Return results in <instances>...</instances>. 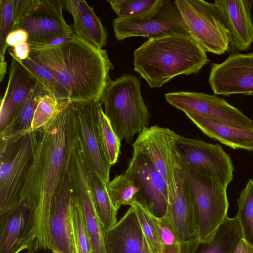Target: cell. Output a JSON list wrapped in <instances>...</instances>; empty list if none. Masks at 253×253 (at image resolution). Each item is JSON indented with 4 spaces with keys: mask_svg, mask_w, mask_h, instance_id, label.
Returning a JSON list of instances; mask_svg holds the SVG:
<instances>
[{
    "mask_svg": "<svg viewBox=\"0 0 253 253\" xmlns=\"http://www.w3.org/2000/svg\"><path fill=\"white\" fill-rule=\"evenodd\" d=\"M77 138L74 102L70 100L60 101L53 118L39 132L33 161L21 194L22 202H26L35 212L38 251H50L51 201L67 173Z\"/></svg>",
    "mask_w": 253,
    "mask_h": 253,
    "instance_id": "1",
    "label": "cell"
},
{
    "mask_svg": "<svg viewBox=\"0 0 253 253\" xmlns=\"http://www.w3.org/2000/svg\"><path fill=\"white\" fill-rule=\"evenodd\" d=\"M32 55L67 89L69 100L100 101L114 68L105 49H99L75 35L59 44L30 45Z\"/></svg>",
    "mask_w": 253,
    "mask_h": 253,
    "instance_id": "2",
    "label": "cell"
},
{
    "mask_svg": "<svg viewBox=\"0 0 253 253\" xmlns=\"http://www.w3.org/2000/svg\"><path fill=\"white\" fill-rule=\"evenodd\" d=\"M133 55L134 70L151 88L161 87L179 75L196 74L210 61L196 41L181 35L149 39Z\"/></svg>",
    "mask_w": 253,
    "mask_h": 253,
    "instance_id": "3",
    "label": "cell"
},
{
    "mask_svg": "<svg viewBox=\"0 0 253 253\" xmlns=\"http://www.w3.org/2000/svg\"><path fill=\"white\" fill-rule=\"evenodd\" d=\"M100 101L104 113L121 141L131 143L136 134L148 128L150 115L141 93V83L135 76L123 75L110 79Z\"/></svg>",
    "mask_w": 253,
    "mask_h": 253,
    "instance_id": "4",
    "label": "cell"
},
{
    "mask_svg": "<svg viewBox=\"0 0 253 253\" xmlns=\"http://www.w3.org/2000/svg\"><path fill=\"white\" fill-rule=\"evenodd\" d=\"M39 132L0 137V214L22 203L25 180L32 164Z\"/></svg>",
    "mask_w": 253,
    "mask_h": 253,
    "instance_id": "5",
    "label": "cell"
},
{
    "mask_svg": "<svg viewBox=\"0 0 253 253\" xmlns=\"http://www.w3.org/2000/svg\"><path fill=\"white\" fill-rule=\"evenodd\" d=\"M181 175L194 199L200 243H208L227 217L229 202L226 189L216 181L182 161Z\"/></svg>",
    "mask_w": 253,
    "mask_h": 253,
    "instance_id": "6",
    "label": "cell"
},
{
    "mask_svg": "<svg viewBox=\"0 0 253 253\" xmlns=\"http://www.w3.org/2000/svg\"><path fill=\"white\" fill-rule=\"evenodd\" d=\"M183 25L206 52L221 55L231 44L224 17L215 3L203 0H175Z\"/></svg>",
    "mask_w": 253,
    "mask_h": 253,
    "instance_id": "7",
    "label": "cell"
},
{
    "mask_svg": "<svg viewBox=\"0 0 253 253\" xmlns=\"http://www.w3.org/2000/svg\"><path fill=\"white\" fill-rule=\"evenodd\" d=\"M178 134L167 127L153 126L140 133L132 144L151 161L167 187L168 205L178 194L181 165L176 148Z\"/></svg>",
    "mask_w": 253,
    "mask_h": 253,
    "instance_id": "8",
    "label": "cell"
},
{
    "mask_svg": "<svg viewBox=\"0 0 253 253\" xmlns=\"http://www.w3.org/2000/svg\"><path fill=\"white\" fill-rule=\"evenodd\" d=\"M113 26L118 41L131 37L151 39L172 35L189 36L175 0H160L151 10L135 17H117Z\"/></svg>",
    "mask_w": 253,
    "mask_h": 253,
    "instance_id": "9",
    "label": "cell"
},
{
    "mask_svg": "<svg viewBox=\"0 0 253 253\" xmlns=\"http://www.w3.org/2000/svg\"><path fill=\"white\" fill-rule=\"evenodd\" d=\"M176 148L182 161L227 189L233 178L234 168L222 146L178 135Z\"/></svg>",
    "mask_w": 253,
    "mask_h": 253,
    "instance_id": "10",
    "label": "cell"
},
{
    "mask_svg": "<svg viewBox=\"0 0 253 253\" xmlns=\"http://www.w3.org/2000/svg\"><path fill=\"white\" fill-rule=\"evenodd\" d=\"M167 102L182 111L197 114L241 129H253V121L241 111L215 95L180 91L166 93Z\"/></svg>",
    "mask_w": 253,
    "mask_h": 253,
    "instance_id": "11",
    "label": "cell"
},
{
    "mask_svg": "<svg viewBox=\"0 0 253 253\" xmlns=\"http://www.w3.org/2000/svg\"><path fill=\"white\" fill-rule=\"evenodd\" d=\"M132 148V156L125 172L141 188L136 201L145 206L154 216L161 217L168 207L166 183L150 159L135 145Z\"/></svg>",
    "mask_w": 253,
    "mask_h": 253,
    "instance_id": "12",
    "label": "cell"
},
{
    "mask_svg": "<svg viewBox=\"0 0 253 253\" xmlns=\"http://www.w3.org/2000/svg\"><path fill=\"white\" fill-rule=\"evenodd\" d=\"M88 170L80 150L71 156L68 173L72 187L82 209L91 253H107L105 230L96 213L87 178Z\"/></svg>",
    "mask_w": 253,
    "mask_h": 253,
    "instance_id": "13",
    "label": "cell"
},
{
    "mask_svg": "<svg viewBox=\"0 0 253 253\" xmlns=\"http://www.w3.org/2000/svg\"><path fill=\"white\" fill-rule=\"evenodd\" d=\"M78 137L88 171L98 175L106 183L109 181L111 166L100 146L97 127L98 101H74Z\"/></svg>",
    "mask_w": 253,
    "mask_h": 253,
    "instance_id": "14",
    "label": "cell"
},
{
    "mask_svg": "<svg viewBox=\"0 0 253 253\" xmlns=\"http://www.w3.org/2000/svg\"><path fill=\"white\" fill-rule=\"evenodd\" d=\"M73 193L67 170L51 203L49 232L50 251L52 253H78L71 208Z\"/></svg>",
    "mask_w": 253,
    "mask_h": 253,
    "instance_id": "15",
    "label": "cell"
},
{
    "mask_svg": "<svg viewBox=\"0 0 253 253\" xmlns=\"http://www.w3.org/2000/svg\"><path fill=\"white\" fill-rule=\"evenodd\" d=\"M209 83L214 95L253 94V52L235 53L211 66Z\"/></svg>",
    "mask_w": 253,
    "mask_h": 253,
    "instance_id": "16",
    "label": "cell"
},
{
    "mask_svg": "<svg viewBox=\"0 0 253 253\" xmlns=\"http://www.w3.org/2000/svg\"><path fill=\"white\" fill-rule=\"evenodd\" d=\"M37 252L34 211L23 201L16 208L0 214V253Z\"/></svg>",
    "mask_w": 253,
    "mask_h": 253,
    "instance_id": "17",
    "label": "cell"
},
{
    "mask_svg": "<svg viewBox=\"0 0 253 253\" xmlns=\"http://www.w3.org/2000/svg\"><path fill=\"white\" fill-rule=\"evenodd\" d=\"M64 0H40L21 20L18 29L28 34L29 43H39L53 38L73 37V26L63 15Z\"/></svg>",
    "mask_w": 253,
    "mask_h": 253,
    "instance_id": "18",
    "label": "cell"
},
{
    "mask_svg": "<svg viewBox=\"0 0 253 253\" xmlns=\"http://www.w3.org/2000/svg\"><path fill=\"white\" fill-rule=\"evenodd\" d=\"M9 79L5 94L1 99L0 132L12 122L26 103L39 81L11 51Z\"/></svg>",
    "mask_w": 253,
    "mask_h": 253,
    "instance_id": "19",
    "label": "cell"
},
{
    "mask_svg": "<svg viewBox=\"0 0 253 253\" xmlns=\"http://www.w3.org/2000/svg\"><path fill=\"white\" fill-rule=\"evenodd\" d=\"M167 211L179 239L182 253H192L200 243L198 225L193 195L182 177L177 196L168 205Z\"/></svg>",
    "mask_w": 253,
    "mask_h": 253,
    "instance_id": "20",
    "label": "cell"
},
{
    "mask_svg": "<svg viewBox=\"0 0 253 253\" xmlns=\"http://www.w3.org/2000/svg\"><path fill=\"white\" fill-rule=\"evenodd\" d=\"M229 31L231 44L239 51L253 43L252 0H215Z\"/></svg>",
    "mask_w": 253,
    "mask_h": 253,
    "instance_id": "21",
    "label": "cell"
},
{
    "mask_svg": "<svg viewBox=\"0 0 253 253\" xmlns=\"http://www.w3.org/2000/svg\"><path fill=\"white\" fill-rule=\"evenodd\" d=\"M107 253H149L138 219L131 207L105 232Z\"/></svg>",
    "mask_w": 253,
    "mask_h": 253,
    "instance_id": "22",
    "label": "cell"
},
{
    "mask_svg": "<svg viewBox=\"0 0 253 253\" xmlns=\"http://www.w3.org/2000/svg\"><path fill=\"white\" fill-rule=\"evenodd\" d=\"M66 10L73 18L75 35L99 49L106 44L107 32L93 7L84 0H64Z\"/></svg>",
    "mask_w": 253,
    "mask_h": 253,
    "instance_id": "23",
    "label": "cell"
},
{
    "mask_svg": "<svg viewBox=\"0 0 253 253\" xmlns=\"http://www.w3.org/2000/svg\"><path fill=\"white\" fill-rule=\"evenodd\" d=\"M184 113L208 137L232 149L253 151V129L238 128L194 113Z\"/></svg>",
    "mask_w": 253,
    "mask_h": 253,
    "instance_id": "24",
    "label": "cell"
},
{
    "mask_svg": "<svg viewBox=\"0 0 253 253\" xmlns=\"http://www.w3.org/2000/svg\"><path fill=\"white\" fill-rule=\"evenodd\" d=\"M243 238L242 230L237 219L227 217L217 229L212 240L199 243L192 253H234Z\"/></svg>",
    "mask_w": 253,
    "mask_h": 253,
    "instance_id": "25",
    "label": "cell"
},
{
    "mask_svg": "<svg viewBox=\"0 0 253 253\" xmlns=\"http://www.w3.org/2000/svg\"><path fill=\"white\" fill-rule=\"evenodd\" d=\"M87 178L96 213L105 231L118 221V211L109 195L107 183L96 173L88 171Z\"/></svg>",
    "mask_w": 253,
    "mask_h": 253,
    "instance_id": "26",
    "label": "cell"
},
{
    "mask_svg": "<svg viewBox=\"0 0 253 253\" xmlns=\"http://www.w3.org/2000/svg\"><path fill=\"white\" fill-rule=\"evenodd\" d=\"M48 93L39 81L25 105L10 124L0 132V137L16 136L31 130L32 123L37 106L42 97Z\"/></svg>",
    "mask_w": 253,
    "mask_h": 253,
    "instance_id": "27",
    "label": "cell"
},
{
    "mask_svg": "<svg viewBox=\"0 0 253 253\" xmlns=\"http://www.w3.org/2000/svg\"><path fill=\"white\" fill-rule=\"evenodd\" d=\"M97 127L103 153L111 166L118 161L120 153L121 140L114 130L101 103L97 116Z\"/></svg>",
    "mask_w": 253,
    "mask_h": 253,
    "instance_id": "28",
    "label": "cell"
},
{
    "mask_svg": "<svg viewBox=\"0 0 253 253\" xmlns=\"http://www.w3.org/2000/svg\"><path fill=\"white\" fill-rule=\"evenodd\" d=\"M107 189L115 208L118 211L122 206L130 205L136 201L141 188L125 172L117 175L107 183Z\"/></svg>",
    "mask_w": 253,
    "mask_h": 253,
    "instance_id": "29",
    "label": "cell"
},
{
    "mask_svg": "<svg viewBox=\"0 0 253 253\" xmlns=\"http://www.w3.org/2000/svg\"><path fill=\"white\" fill-rule=\"evenodd\" d=\"M238 211L235 217L238 220L243 238L253 246V180L249 179L237 199Z\"/></svg>",
    "mask_w": 253,
    "mask_h": 253,
    "instance_id": "30",
    "label": "cell"
},
{
    "mask_svg": "<svg viewBox=\"0 0 253 253\" xmlns=\"http://www.w3.org/2000/svg\"><path fill=\"white\" fill-rule=\"evenodd\" d=\"M22 62L58 102L69 100L67 89L47 68L38 62L32 55L30 54L29 57Z\"/></svg>",
    "mask_w": 253,
    "mask_h": 253,
    "instance_id": "31",
    "label": "cell"
},
{
    "mask_svg": "<svg viewBox=\"0 0 253 253\" xmlns=\"http://www.w3.org/2000/svg\"><path fill=\"white\" fill-rule=\"evenodd\" d=\"M130 207L137 216L149 253H160L159 233L151 213L145 206L136 201H133Z\"/></svg>",
    "mask_w": 253,
    "mask_h": 253,
    "instance_id": "32",
    "label": "cell"
},
{
    "mask_svg": "<svg viewBox=\"0 0 253 253\" xmlns=\"http://www.w3.org/2000/svg\"><path fill=\"white\" fill-rule=\"evenodd\" d=\"M14 19L13 0H0V82L6 73L7 63L5 54L7 49L6 40L9 34L14 31Z\"/></svg>",
    "mask_w": 253,
    "mask_h": 253,
    "instance_id": "33",
    "label": "cell"
},
{
    "mask_svg": "<svg viewBox=\"0 0 253 253\" xmlns=\"http://www.w3.org/2000/svg\"><path fill=\"white\" fill-rule=\"evenodd\" d=\"M152 217L159 233L160 253H182L180 242L169 212L167 211L161 217L152 214Z\"/></svg>",
    "mask_w": 253,
    "mask_h": 253,
    "instance_id": "34",
    "label": "cell"
},
{
    "mask_svg": "<svg viewBox=\"0 0 253 253\" xmlns=\"http://www.w3.org/2000/svg\"><path fill=\"white\" fill-rule=\"evenodd\" d=\"M118 17L127 18L143 14L153 8L160 0H107Z\"/></svg>",
    "mask_w": 253,
    "mask_h": 253,
    "instance_id": "35",
    "label": "cell"
},
{
    "mask_svg": "<svg viewBox=\"0 0 253 253\" xmlns=\"http://www.w3.org/2000/svg\"><path fill=\"white\" fill-rule=\"evenodd\" d=\"M71 208L78 252L91 253L90 241L84 222L82 209L74 191L71 199Z\"/></svg>",
    "mask_w": 253,
    "mask_h": 253,
    "instance_id": "36",
    "label": "cell"
},
{
    "mask_svg": "<svg viewBox=\"0 0 253 253\" xmlns=\"http://www.w3.org/2000/svg\"><path fill=\"white\" fill-rule=\"evenodd\" d=\"M58 101L51 94L43 95L39 101L33 117L31 130L41 132L53 118Z\"/></svg>",
    "mask_w": 253,
    "mask_h": 253,
    "instance_id": "37",
    "label": "cell"
},
{
    "mask_svg": "<svg viewBox=\"0 0 253 253\" xmlns=\"http://www.w3.org/2000/svg\"><path fill=\"white\" fill-rule=\"evenodd\" d=\"M40 0H13L14 30L18 29L21 20L40 2Z\"/></svg>",
    "mask_w": 253,
    "mask_h": 253,
    "instance_id": "38",
    "label": "cell"
},
{
    "mask_svg": "<svg viewBox=\"0 0 253 253\" xmlns=\"http://www.w3.org/2000/svg\"><path fill=\"white\" fill-rule=\"evenodd\" d=\"M28 34L25 30L18 29L9 34L6 40V46L7 48L12 47L21 42H28Z\"/></svg>",
    "mask_w": 253,
    "mask_h": 253,
    "instance_id": "39",
    "label": "cell"
},
{
    "mask_svg": "<svg viewBox=\"0 0 253 253\" xmlns=\"http://www.w3.org/2000/svg\"><path fill=\"white\" fill-rule=\"evenodd\" d=\"M19 60L22 61L29 57L31 49L28 42H23L16 44L9 50Z\"/></svg>",
    "mask_w": 253,
    "mask_h": 253,
    "instance_id": "40",
    "label": "cell"
},
{
    "mask_svg": "<svg viewBox=\"0 0 253 253\" xmlns=\"http://www.w3.org/2000/svg\"><path fill=\"white\" fill-rule=\"evenodd\" d=\"M59 37V38H53L48 39L42 42L39 43H29L30 45L35 46H52L60 44L63 42L71 40L74 37Z\"/></svg>",
    "mask_w": 253,
    "mask_h": 253,
    "instance_id": "41",
    "label": "cell"
},
{
    "mask_svg": "<svg viewBox=\"0 0 253 253\" xmlns=\"http://www.w3.org/2000/svg\"><path fill=\"white\" fill-rule=\"evenodd\" d=\"M234 253H253V246L242 238Z\"/></svg>",
    "mask_w": 253,
    "mask_h": 253,
    "instance_id": "42",
    "label": "cell"
},
{
    "mask_svg": "<svg viewBox=\"0 0 253 253\" xmlns=\"http://www.w3.org/2000/svg\"><path fill=\"white\" fill-rule=\"evenodd\" d=\"M252 2H253V0H252Z\"/></svg>",
    "mask_w": 253,
    "mask_h": 253,
    "instance_id": "43",
    "label": "cell"
},
{
    "mask_svg": "<svg viewBox=\"0 0 253 253\" xmlns=\"http://www.w3.org/2000/svg\"></svg>",
    "mask_w": 253,
    "mask_h": 253,
    "instance_id": "44",
    "label": "cell"
}]
</instances>
